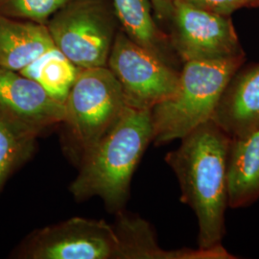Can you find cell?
Masks as SVG:
<instances>
[{"label":"cell","mask_w":259,"mask_h":259,"mask_svg":"<svg viewBox=\"0 0 259 259\" xmlns=\"http://www.w3.org/2000/svg\"><path fill=\"white\" fill-rule=\"evenodd\" d=\"M65 105L36 81L18 71L0 67V118L21 133L39 137L61 125Z\"/></svg>","instance_id":"obj_9"},{"label":"cell","mask_w":259,"mask_h":259,"mask_svg":"<svg viewBox=\"0 0 259 259\" xmlns=\"http://www.w3.org/2000/svg\"><path fill=\"white\" fill-rule=\"evenodd\" d=\"M114 11L126 35L168 65L175 67L170 41L158 30L151 0H112ZM176 68V67H175Z\"/></svg>","instance_id":"obj_14"},{"label":"cell","mask_w":259,"mask_h":259,"mask_svg":"<svg viewBox=\"0 0 259 259\" xmlns=\"http://www.w3.org/2000/svg\"><path fill=\"white\" fill-rule=\"evenodd\" d=\"M107 66L133 109L151 111L174 95L179 87L180 70L136 44L124 31L115 35Z\"/></svg>","instance_id":"obj_6"},{"label":"cell","mask_w":259,"mask_h":259,"mask_svg":"<svg viewBox=\"0 0 259 259\" xmlns=\"http://www.w3.org/2000/svg\"><path fill=\"white\" fill-rule=\"evenodd\" d=\"M228 204L246 206L259 197V128L231 139L227 159Z\"/></svg>","instance_id":"obj_13"},{"label":"cell","mask_w":259,"mask_h":259,"mask_svg":"<svg viewBox=\"0 0 259 259\" xmlns=\"http://www.w3.org/2000/svg\"><path fill=\"white\" fill-rule=\"evenodd\" d=\"M153 10L157 18L170 20L173 11V0H151Z\"/></svg>","instance_id":"obj_19"},{"label":"cell","mask_w":259,"mask_h":259,"mask_svg":"<svg viewBox=\"0 0 259 259\" xmlns=\"http://www.w3.org/2000/svg\"><path fill=\"white\" fill-rule=\"evenodd\" d=\"M211 120L231 139L259 128V64L239 68L223 93Z\"/></svg>","instance_id":"obj_10"},{"label":"cell","mask_w":259,"mask_h":259,"mask_svg":"<svg viewBox=\"0 0 259 259\" xmlns=\"http://www.w3.org/2000/svg\"><path fill=\"white\" fill-rule=\"evenodd\" d=\"M249 6H259V0H250Z\"/></svg>","instance_id":"obj_20"},{"label":"cell","mask_w":259,"mask_h":259,"mask_svg":"<svg viewBox=\"0 0 259 259\" xmlns=\"http://www.w3.org/2000/svg\"><path fill=\"white\" fill-rule=\"evenodd\" d=\"M244 61L245 55L183 63L175 94L151 110L153 142L163 145L182 139L211 120L223 93Z\"/></svg>","instance_id":"obj_3"},{"label":"cell","mask_w":259,"mask_h":259,"mask_svg":"<svg viewBox=\"0 0 259 259\" xmlns=\"http://www.w3.org/2000/svg\"><path fill=\"white\" fill-rule=\"evenodd\" d=\"M66 147L80 162L119 120L127 104L108 66L80 69L65 98Z\"/></svg>","instance_id":"obj_4"},{"label":"cell","mask_w":259,"mask_h":259,"mask_svg":"<svg viewBox=\"0 0 259 259\" xmlns=\"http://www.w3.org/2000/svg\"><path fill=\"white\" fill-rule=\"evenodd\" d=\"M23 259H119L120 240L103 220L73 217L32 232L15 251Z\"/></svg>","instance_id":"obj_7"},{"label":"cell","mask_w":259,"mask_h":259,"mask_svg":"<svg viewBox=\"0 0 259 259\" xmlns=\"http://www.w3.org/2000/svg\"><path fill=\"white\" fill-rule=\"evenodd\" d=\"M54 47L46 24L0 15V67L19 72Z\"/></svg>","instance_id":"obj_12"},{"label":"cell","mask_w":259,"mask_h":259,"mask_svg":"<svg viewBox=\"0 0 259 259\" xmlns=\"http://www.w3.org/2000/svg\"><path fill=\"white\" fill-rule=\"evenodd\" d=\"M185 2L214 14L231 17L243 6H249L250 0H184Z\"/></svg>","instance_id":"obj_18"},{"label":"cell","mask_w":259,"mask_h":259,"mask_svg":"<svg viewBox=\"0 0 259 259\" xmlns=\"http://www.w3.org/2000/svg\"><path fill=\"white\" fill-rule=\"evenodd\" d=\"M231 138L212 120L181 139L180 146L165 157L176 174L182 202L198 220V248L222 245L228 204L227 159Z\"/></svg>","instance_id":"obj_1"},{"label":"cell","mask_w":259,"mask_h":259,"mask_svg":"<svg viewBox=\"0 0 259 259\" xmlns=\"http://www.w3.org/2000/svg\"><path fill=\"white\" fill-rule=\"evenodd\" d=\"M170 44L185 63L245 55L231 17L200 9L184 0H173Z\"/></svg>","instance_id":"obj_8"},{"label":"cell","mask_w":259,"mask_h":259,"mask_svg":"<svg viewBox=\"0 0 259 259\" xmlns=\"http://www.w3.org/2000/svg\"><path fill=\"white\" fill-rule=\"evenodd\" d=\"M46 25L56 48L75 66H107L117 32L102 0H71Z\"/></svg>","instance_id":"obj_5"},{"label":"cell","mask_w":259,"mask_h":259,"mask_svg":"<svg viewBox=\"0 0 259 259\" xmlns=\"http://www.w3.org/2000/svg\"><path fill=\"white\" fill-rule=\"evenodd\" d=\"M153 136L151 111L127 106L113 128L81 160L80 171L69 186L75 200L99 197L111 211L119 212Z\"/></svg>","instance_id":"obj_2"},{"label":"cell","mask_w":259,"mask_h":259,"mask_svg":"<svg viewBox=\"0 0 259 259\" xmlns=\"http://www.w3.org/2000/svg\"><path fill=\"white\" fill-rule=\"evenodd\" d=\"M80 68L56 47L48 50L19 73L39 83L60 102H65Z\"/></svg>","instance_id":"obj_15"},{"label":"cell","mask_w":259,"mask_h":259,"mask_svg":"<svg viewBox=\"0 0 259 259\" xmlns=\"http://www.w3.org/2000/svg\"><path fill=\"white\" fill-rule=\"evenodd\" d=\"M37 139L0 118V193L11 176L34 155Z\"/></svg>","instance_id":"obj_16"},{"label":"cell","mask_w":259,"mask_h":259,"mask_svg":"<svg viewBox=\"0 0 259 259\" xmlns=\"http://www.w3.org/2000/svg\"><path fill=\"white\" fill-rule=\"evenodd\" d=\"M120 240L119 259H234L222 245L210 249L162 250L151 226L135 216L121 214L113 226Z\"/></svg>","instance_id":"obj_11"},{"label":"cell","mask_w":259,"mask_h":259,"mask_svg":"<svg viewBox=\"0 0 259 259\" xmlns=\"http://www.w3.org/2000/svg\"><path fill=\"white\" fill-rule=\"evenodd\" d=\"M71 0H0V15L47 24L50 18Z\"/></svg>","instance_id":"obj_17"}]
</instances>
